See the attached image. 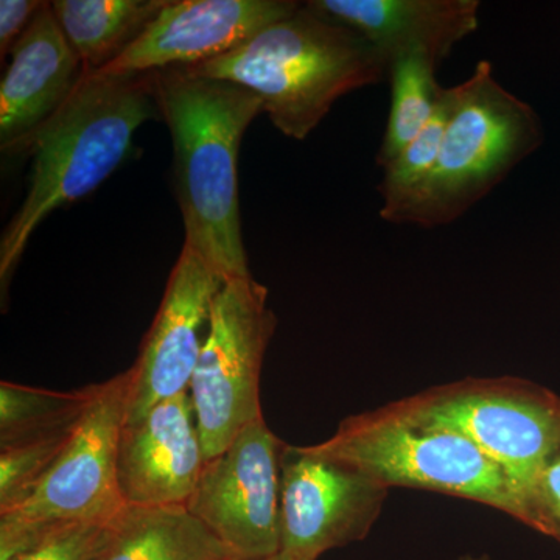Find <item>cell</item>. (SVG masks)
<instances>
[{
  "label": "cell",
  "instance_id": "obj_1",
  "mask_svg": "<svg viewBox=\"0 0 560 560\" xmlns=\"http://www.w3.org/2000/svg\"><path fill=\"white\" fill-rule=\"evenodd\" d=\"M154 98L171 130L173 175L186 242L224 279L250 278L243 245L237 162L264 113L254 92L187 68L154 70Z\"/></svg>",
  "mask_w": 560,
  "mask_h": 560
},
{
  "label": "cell",
  "instance_id": "obj_2",
  "mask_svg": "<svg viewBox=\"0 0 560 560\" xmlns=\"http://www.w3.org/2000/svg\"><path fill=\"white\" fill-rule=\"evenodd\" d=\"M153 77L88 73L69 101L27 142L32 158L25 200L0 241V287L7 296L32 235L54 210L92 194L128 156L140 125L156 113Z\"/></svg>",
  "mask_w": 560,
  "mask_h": 560
},
{
  "label": "cell",
  "instance_id": "obj_3",
  "mask_svg": "<svg viewBox=\"0 0 560 560\" xmlns=\"http://www.w3.org/2000/svg\"><path fill=\"white\" fill-rule=\"evenodd\" d=\"M187 69L254 92L283 136L304 140L338 98L388 80L390 62L359 33L304 3L230 54Z\"/></svg>",
  "mask_w": 560,
  "mask_h": 560
},
{
  "label": "cell",
  "instance_id": "obj_4",
  "mask_svg": "<svg viewBox=\"0 0 560 560\" xmlns=\"http://www.w3.org/2000/svg\"><path fill=\"white\" fill-rule=\"evenodd\" d=\"M451 92V114L430 179L394 224L438 228L460 219L544 140L528 103L504 90L489 61Z\"/></svg>",
  "mask_w": 560,
  "mask_h": 560
},
{
  "label": "cell",
  "instance_id": "obj_5",
  "mask_svg": "<svg viewBox=\"0 0 560 560\" xmlns=\"http://www.w3.org/2000/svg\"><path fill=\"white\" fill-rule=\"evenodd\" d=\"M315 445L386 489L477 501L517 521V490L492 459L463 434L405 415L396 401L341 420L334 436Z\"/></svg>",
  "mask_w": 560,
  "mask_h": 560
},
{
  "label": "cell",
  "instance_id": "obj_6",
  "mask_svg": "<svg viewBox=\"0 0 560 560\" xmlns=\"http://www.w3.org/2000/svg\"><path fill=\"white\" fill-rule=\"evenodd\" d=\"M130 372L95 385L94 396L35 492L0 512V560L31 550L57 530L106 523L124 506L117 485V445L127 422Z\"/></svg>",
  "mask_w": 560,
  "mask_h": 560
},
{
  "label": "cell",
  "instance_id": "obj_7",
  "mask_svg": "<svg viewBox=\"0 0 560 560\" xmlns=\"http://www.w3.org/2000/svg\"><path fill=\"white\" fill-rule=\"evenodd\" d=\"M396 405L474 442L510 477L518 499L560 447V396L522 378H467Z\"/></svg>",
  "mask_w": 560,
  "mask_h": 560
},
{
  "label": "cell",
  "instance_id": "obj_8",
  "mask_svg": "<svg viewBox=\"0 0 560 560\" xmlns=\"http://www.w3.org/2000/svg\"><path fill=\"white\" fill-rule=\"evenodd\" d=\"M276 326L267 287L253 276L224 282L213 300L189 389L206 460L264 418L260 374Z\"/></svg>",
  "mask_w": 560,
  "mask_h": 560
},
{
  "label": "cell",
  "instance_id": "obj_9",
  "mask_svg": "<svg viewBox=\"0 0 560 560\" xmlns=\"http://www.w3.org/2000/svg\"><path fill=\"white\" fill-rule=\"evenodd\" d=\"M389 489L316 445L285 444L280 456V552L318 560L363 540L381 517Z\"/></svg>",
  "mask_w": 560,
  "mask_h": 560
},
{
  "label": "cell",
  "instance_id": "obj_10",
  "mask_svg": "<svg viewBox=\"0 0 560 560\" xmlns=\"http://www.w3.org/2000/svg\"><path fill=\"white\" fill-rule=\"evenodd\" d=\"M283 447L285 442L261 418L202 467L186 508L226 547L232 558L257 560L280 551Z\"/></svg>",
  "mask_w": 560,
  "mask_h": 560
},
{
  "label": "cell",
  "instance_id": "obj_11",
  "mask_svg": "<svg viewBox=\"0 0 560 560\" xmlns=\"http://www.w3.org/2000/svg\"><path fill=\"white\" fill-rule=\"evenodd\" d=\"M226 279L197 249L184 243L160 308L130 370L127 422L161 401L189 393L200 359L213 300Z\"/></svg>",
  "mask_w": 560,
  "mask_h": 560
},
{
  "label": "cell",
  "instance_id": "obj_12",
  "mask_svg": "<svg viewBox=\"0 0 560 560\" xmlns=\"http://www.w3.org/2000/svg\"><path fill=\"white\" fill-rule=\"evenodd\" d=\"M300 9L291 0H168L139 38L101 72L191 68L230 54Z\"/></svg>",
  "mask_w": 560,
  "mask_h": 560
},
{
  "label": "cell",
  "instance_id": "obj_13",
  "mask_svg": "<svg viewBox=\"0 0 560 560\" xmlns=\"http://www.w3.org/2000/svg\"><path fill=\"white\" fill-rule=\"evenodd\" d=\"M205 464L190 394L161 401L121 429L117 445L121 500L136 506H187Z\"/></svg>",
  "mask_w": 560,
  "mask_h": 560
},
{
  "label": "cell",
  "instance_id": "obj_14",
  "mask_svg": "<svg viewBox=\"0 0 560 560\" xmlns=\"http://www.w3.org/2000/svg\"><path fill=\"white\" fill-rule=\"evenodd\" d=\"M10 55L0 84V149L7 156H16L69 101L86 73L49 2L43 3Z\"/></svg>",
  "mask_w": 560,
  "mask_h": 560
},
{
  "label": "cell",
  "instance_id": "obj_15",
  "mask_svg": "<svg viewBox=\"0 0 560 560\" xmlns=\"http://www.w3.org/2000/svg\"><path fill=\"white\" fill-rule=\"evenodd\" d=\"M311 9L352 28L388 58L422 55L441 65L477 32L478 0H311Z\"/></svg>",
  "mask_w": 560,
  "mask_h": 560
},
{
  "label": "cell",
  "instance_id": "obj_16",
  "mask_svg": "<svg viewBox=\"0 0 560 560\" xmlns=\"http://www.w3.org/2000/svg\"><path fill=\"white\" fill-rule=\"evenodd\" d=\"M232 555L186 506L124 504L92 560H226Z\"/></svg>",
  "mask_w": 560,
  "mask_h": 560
},
{
  "label": "cell",
  "instance_id": "obj_17",
  "mask_svg": "<svg viewBox=\"0 0 560 560\" xmlns=\"http://www.w3.org/2000/svg\"><path fill=\"white\" fill-rule=\"evenodd\" d=\"M165 3L167 0H57L50 5L88 75L119 58Z\"/></svg>",
  "mask_w": 560,
  "mask_h": 560
},
{
  "label": "cell",
  "instance_id": "obj_18",
  "mask_svg": "<svg viewBox=\"0 0 560 560\" xmlns=\"http://www.w3.org/2000/svg\"><path fill=\"white\" fill-rule=\"evenodd\" d=\"M436 62L422 55H407L390 65V105L377 164L382 171L433 119L445 88L436 81Z\"/></svg>",
  "mask_w": 560,
  "mask_h": 560
},
{
  "label": "cell",
  "instance_id": "obj_19",
  "mask_svg": "<svg viewBox=\"0 0 560 560\" xmlns=\"http://www.w3.org/2000/svg\"><path fill=\"white\" fill-rule=\"evenodd\" d=\"M95 385L83 389L32 388L0 383V448L20 444L75 422L94 396Z\"/></svg>",
  "mask_w": 560,
  "mask_h": 560
},
{
  "label": "cell",
  "instance_id": "obj_20",
  "mask_svg": "<svg viewBox=\"0 0 560 560\" xmlns=\"http://www.w3.org/2000/svg\"><path fill=\"white\" fill-rule=\"evenodd\" d=\"M448 114H451V92L445 88L440 108L433 119L383 171L382 183L378 186L383 220L394 223L430 179L440 158L442 136H444Z\"/></svg>",
  "mask_w": 560,
  "mask_h": 560
},
{
  "label": "cell",
  "instance_id": "obj_21",
  "mask_svg": "<svg viewBox=\"0 0 560 560\" xmlns=\"http://www.w3.org/2000/svg\"><path fill=\"white\" fill-rule=\"evenodd\" d=\"M80 419L50 433L0 448V512L20 506L35 492L72 440Z\"/></svg>",
  "mask_w": 560,
  "mask_h": 560
},
{
  "label": "cell",
  "instance_id": "obj_22",
  "mask_svg": "<svg viewBox=\"0 0 560 560\" xmlns=\"http://www.w3.org/2000/svg\"><path fill=\"white\" fill-rule=\"evenodd\" d=\"M517 521L560 544V447L521 493Z\"/></svg>",
  "mask_w": 560,
  "mask_h": 560
},
{
  "label": "cell",
  "instance_id": "obj_23",
  "mask_svg": "<svg viewBox=\"0 0 560 560\" xmlns=\"http://www.w3.org/2000/svg\"><path fill=\"white\" fill-rule=\"evenodd\" d=\"M106 523H84L57 530L10 560H92Z\"/></svg>",
  "mask_w": 560,
  "mask_h": 560
},
{
  "label": "cell",
  "instance_id": "obj_24",
  "mask_svg": "<svg viewBox=\"0 0 560 560\" xmlns=\"http://www.w3.org/2000/svg\"><path fill=\"white\" fill-rule=\"evenodd\" d=\"M44 2L35 0H2L0 2V55L5 58L24 35Z\"/></svg>",
  "mask_w": 560,
  "mask_h": 560
},
{
  "label": "cell",
  "instance_id": "obj_25",
  "mask_svg": "<svg viewBox=\"0 0 560 560\" xmlns=\"http://www.w3.org/2000/svg\"><path fill=\"white\" fill-rule=\"evenodd\" d=\"M226 560H243V559L231 558V559H226ZM257 560H298V559L291 558V556L285 555V552L279 551L278 555L271 556V558L257 559Z\"/></svg>",
  "mask_w": 560,
  "mask_h": 560
},
{
  "label": "cell",
  "instance_id": "obj_26",
  "mask_svg": "<svg viewBox=\"0 0 560 560\" xmlns=\"http://www.w3.org/2000/svg\"><path fill=\"white\" fill-rule=\"evenodd\" d=\"M459 560H490L488 556H463Z\"/></svg>",
  "mask_w": 560,
  "mask_h": 560
}]
</instances>
